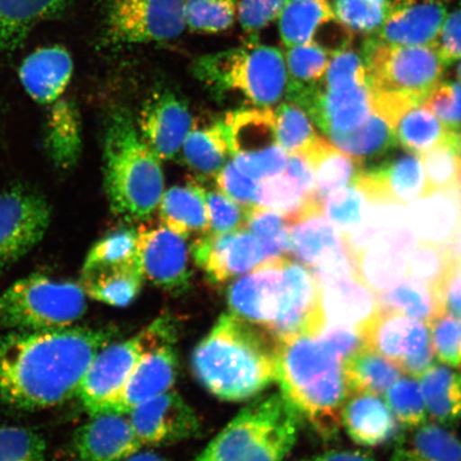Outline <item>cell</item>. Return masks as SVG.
<instances>
[{
  "label": "cell",
  "mask_w": 461,
  "mask_h": 461,
  "mask_svg": "<svg viewBox=\"0 0 461 461\" xmlns=\"http://www.w3.org/2000/svg\"><path fill=\"white\" fill-rule=\"evenodd\" d=\"M114 336L112 328L73 326L0 336V402L40 411L72 399Z\"/></svg>",
  "instance_id": "6da1fadb"
},
{
  "label": "cell",
  "mask_w": 461,
  "mask_h": 461,
  "mask_svg": "<svg viewBox=\"0 0 461 461\" xmlns=\"http://www.w3.org/2000/svg\"><path fill=\"white\" fill-rule=\"evenodd\" d=\"M193 368L218 399H252L276 382V339L243 317L223 314L195 348Z\"/></svg>",
  "instance_id": "7a4b0ae2"
},
{
  "label": "cell",
  "mask_w": 461,
  "mask_h": 461,
  "mask_svg": "<svg viewBox=\"0 0 461 461\" xmlns=\"http://www.w3.org/2000/svg\"><path fill=\"white\" fill-rule=\"evenodd\" d=\"M276 382L317 435L325 440L338 436L348 391L343 360L325 343L308 336L278 339Z\"/></svg>",
  "instance_id": "3957f363"
},
{
  "label": "cell",
  "mask_w": 461,
  "mask_h": 461,
  "mask_svg": "<svg viewBox=\"0 0 461 461\" xmlns=\"http://www.w3.org/2000/svg\"><path fill=\"white\" fill-rule=\"evenodd\" d=\"M104 187L113 214L129 222L148 219L163 197L159 158L143 141L129 112H115L108 121Z\"/></svg>",
  "instance_id": "277c9868"
},
{
  "label": "cell",
  "mask_w": 461,
  "mask_h": 461,
  "mask_svg": "<svg viewBox=\"0 0 461 461\" xmlns=\"http://www.w3.org/2000/svg\"><path fill=\"white\" fill-rule=\"evenodd\" d=\"M301 417L282 394L261 397L224 428L195 461H284Z\"/></svg>",
  "instance_id": "5b68a950"
},
{
  "label": "cell",
  "mask_w": 461,
  "mask_h": 461,
  "mask_svg": "<svg viewBox=\"0 0 461 461\" xmlns=\"http://www.w3.org/2000/svg\"><path fill=\"white\" fill-rule=\"evenodd\" d=\"M194 70L215 94L232 92L257 107H272L286 94L285 58L275 46L251 43L205 55Z\"/></svg>",
  "instance_id": "8992f818"
},
{
  "label": "cell",
  "mask_w": 461,
  "mask_h": 461,
  "mask_svg": "<svg viewBox=\"0 0 461 461\" xmlns=\"http://www.w3.org/2000/svg\"><path fill=\"white\" fill-rule=\"evenodd\" d=\"M80 285L33 274L0 294V330L32 331L70 327L85 314Z\"/></svg>",
  "instance_id": "52a82bcc"
},
{
  "label": "cell",
  "mask_w": 461,
  "mask_h": 461,
  "mask_svg": "<svg viewBox=\"0 0 461 461\" xmlns=\"http://www.w3.org/2000/svg\"><path fill=\"white\" fill-rule=\"evenodd\" d=\"M361 56L371 94L403 95L422 104L447 68L434 45H394L373 38Z\"/></svg>",
  "instance_id": "ba28073f"
},
{
  "label": "cell",
  "mask_w": 461,
  "mask_h": 461,
  "mask_svg": "<svg viewBox=\"0 0 461 461\" xmlns=\"http://www.w3.org/2000/svg\"><path fill=\"white\" fill-rule=\"evenodd\" d=\"M143 279L137 230L121 228L92 247L79 285L95 301L126 307L140 294Z\"/></svg>",
  "instance_id": "9c48e42d"
},
{
  "label": "cell",
  "mask_w": 461,
  "mask_h": 461,
  "mask_svg": "<svg viewBox=\"0 0 461 461\" xmlns=\"http://www.w3.org/2000/svg\"><path fill=\"white\" fill-rule=\"evenodd\" d=\"M154 322L128 341L108 344L86 371L77 396L91 417L117 412L121 395L132 371L154 336Z\"/></svg>",
  "instance_id": "30bf717a"
},
{
  "label": "cell",
  "mask_w": 461,
  "mask_h": 461,
  "mask_svg": "<svg viewBox=\"0 0 461 461\" xmlns=\"http://www.w3.org/2000/svg\"><path fill=\"white\" fill-rule=\"evenodd\" d=\"M184 0H109L105 40L112 45L164 42L185 29Z\"/></svg>",
  "instance_id": "8fae6325"
},
{
  "label": "cell",
  "mask_w": 461,
  "mask_h": 461,
  "mask_svg": "<svg viewBox=\"0 0 461 461\" xmlns=\"http://www.w3.org/2000/svg\"><path fill=\"white\" fill-rule=\"evenodd\" d=\"M50 217L49 202L37 190L16 186L0 194V276L41 243Z\"/></svg>",
  "instance_id": "7c38bea8"
},
{
  "label": "cell",
  "mask_w": 461,
  "mask_h": 461,
  "mask_svg": "<svg viewBox=\"0 0 461 461\" xmlns=\"http://www.w3.org/2000/svg\"><path fill=\"white\" fill-rule=\"evenodd\" d=\"M425 175L422 160L411 152H391L363 164L354 177L356 187L371 204L408 206L422 197Z\"/></svg>",
  "instance_id": "4fadbf2b"
},
{
  "label": "cell",
  "mask_w": 461,
  "mask_h": 461,
  "mask_svg": "<svg viewBox=\"0 0 461 461\" xmlns=\"http://www.w3.org/2000/svg\"><path fill=\"white\" fill-rule=\"evenodd\" d=\"M151 342L138 360L120 397L117 413L129 414L132 408L169 391L177 374L175 332L168 321L154 322Z\"/></svg>",
  "instance_id": "5bb4252c"
},
{
  "label": "cell",
  "mask_w": 461,
  "mask_h": 461,
  "mask_svg": "<svg viewBox=\"0 0 461 461\" xmlns=\"http://www.w3.org/2000/svg\"><path fill=\"white\" fill-rule=\"evenodd\" d=\"M192 253L198 267L214 282L250 273L265 262L261 240L245 228L201 235L194 241Z\"/></svg>",
  "instance_id": "9a60e30c"
},
{
  "label": "cell",
  "mask_w": 461,
  "mask_h": 461,
  "mask_svg": "<svg viewBox=\"0 0 461 461\" xmlns=\"http://www.w3.org/2000/svg\"><path fill=\"white\" fill-rule=\"evenodd\" d=\"M285 258L268 259L236 281L229 292L230 312L269 332L284 303Z\"/></svg>",
  "instance_id": "2e32d148"
},
{
  "label": "cell",
  "mask_w": 461,
  "mask_h": 461,
  "mask_svg": "<svg viewBox=\"0 0 461 461\" xmlns=\"http://www.w3.org/2000/svg\"><path fill=\"white\" fill-rule=\"evenodd\" d=\"M363 346L399 367L430 345L429 324L396 311L378 308L360 326Z\"/></svg>",
  "instance_id": "e0dca14e"
},
{
  "label": "cell",
  "mask_w": 461,
  "mask_h": 461,
  "mask_svg": "<svg viewBox=\"0 0 461 461\" xmlns=\"http://www.w3.org/2000/svg\"><path fill=\"white\" fill-rule=\"evenodd\" d=\"M138 253L144 276L167 291L186 288L192 272L188 250L182 236L165 226L138 229Z\"/></svg>",
  "instance_id": "ac0fdd59"
},
{
  "label": "cell",
  "mask_w": 461,
  "mask_h": 461,
  "mask_svg": "<svg viewBox=\"0 0 461 461\" xmlns=\"http://www.w3.org/2000/svg\"><path fill=\"white\" fill-rule=\"evenodd\" d=\"M129 419L138 439L167 445L197 434V416L176 392L167 391L132 408Z\"/></svg>",
  "instance_id": "d6986e66"
},
{
  "label": "cell",
  "mask_w": 461,
  "mask_h": 461,
  "mask_svg": "<svg viewBox=\"0 0 461 461\" xmlns=\"http://www.w3.org/2000/svg\"><path fill=\"white\" fill-rule=\"evenodd\" d=\"M451 0H391L387 19L375 39L394 45H432Z\"/></svg>",
  "instance_id": "ffe728a7"
},
{
  "label": "cell",
  "mask_w": 461,
  "mask_h": 461,
  "mask_svg": "<svg viewBox=\"0 0 461 461\" xmlns=\"http://www.w3.org/2000/svg\"><path fill=\"white\" fill-rule=\"evenodd\" d=\"M129 414H97L80 426L72 448L77 461H125L141 447Z\"/></svg>",
  "instance_id": "44dd1931"
},
{
  "label": "cell",
  "mask_w": 461,
  "mask_h": 461,
  "mask_svg": "<svg viewBox=\"0 0 461 461\" xmlns=\"http://www.w3.org/2000/svg\"><path fill=\"white\" fill-rule=\"evenodd\" d=\"M192 125L186 104L171 92L154 95L140 115V136L159 159L176 157Z\"/></svg>",
  "instance_id": "7402d4cb"
},
{
  "label": "cell",
  "mask_w": 461,
  "mask_h": 461,
  "mask_svg": "<svg viewBox=\"0 0 461 461\" xmlns=\"http://www.w3.org/2000/svg\"><path fill=\"white\" fill-rule=\"evenodd\" d=\"M73 60L60 45L33 51L22 62L21 84L34 102L50 105L59 100L73 74Z\"/></svg>",
  "instance_id": "603a6c76"
},
{
  "label": "cell",
  "mask_w": 461,
  "mask_h": 461,
  "mask_svg": "<svg viewBox=\"0 0 461 461\" xmlns=\"http://www.w3.org/2000/svg\"><path fill=\"white\" fill-rule=\"evenodd\" d=\"M341 422L350 439L363 447H379L399 434L394 414L378 395L351 394L345 401Z\"/></svg>",
  "instance_id": "cb8c5ba5"
},
{
  "label": "cell",
  "mask_w": 461,
  "mask_h": 461,
  "mask_svg": "<svg viewBox=\"0 0 461 461\" xmlns=\"http://www.w3.org/2000/svg\"><path fill=\"white\" fill-rule=\"evenodd\" d=\"M420 199L409 221L413 234L430 243H456L461 233V187Z\"/></svg>",
  "instance_id": "d4e9b609"
},
{
  "label": "cell",
  "mask_w": 461,
  "mask_h": 461,
  "mask_svg": "<svg viewBox=\"0 0 461 461\" xmlns=\"http://www.w3.org/2000/svg\"><path fill=\"white\" fill-rule=\"evenodd\" d=\"M73 0H0V56L13 53L41 23L66 13Z\"/></svg>",
  "instance_id": "484cf974"
},
{
  "label": "cell",
  "mask_w": 461,
  "mask_h": 461,
  "mask_svg": "<svg viewBox=\"0 0 461 461\" xmlns=\"http://www.w3.org/2000/svg\"><path fill=\"white\" fill-rule=\"evenodd\" d=\"M223 122L234 159L253 157L279 144L272 107L240 109L229 113Z\"/></svg>",
  "instance_id": "4316f807"
},
{
  "label": "cell",
  "mask_w": 461,
  "mask_h": 461,
  "mask_svg": "<svg viewBox=\"0 0 461 461\" xmlns=\"http://www.w3.org/2000/svg\"><path fill=\"white\" fill-rule=\"evenodd\" d=\"M159 203L161 222L184 240L209 232L206 193L197 184L170 188Z\"/></svg>",
  "instance_id": "83f0119b"
},
{
  "label": "cell",
  "mask_w": 461,
  "mask_h": 461,
  "mask_svg": "<svg viewBox=\"0 0 461 461\" xmlns=\"http://www.w3.org/2000/svg\"><path fill=\"white\" fill-rule=\"evenodd\" d=\"M461 270V253L456 243L419 240L407 259L406 278L429 285L446 297L449 285Z\"/></svg>",
  "instance_id": "f1b7e54d"
},
{
  "label": "cell",
  "mask_w": 461,
  "mask_h": 461,
  "mask_svg": "<svg viewBox=\"0 0 461 461\" xmlns=\"http://www.w3.org/2000/svg\"><path fill=\"white\" fill-rule=\"evenodd\" d=\"M321 301L327 322L358 328L379 308L375 294L357 276L322 285Z\"/></svg>",
  "instance_id": "f546056e"
},
{
  "label": "cell",
  "mask_w": 461,
  "mask_h": 461,
  "mask_svg": "<svg viewBox=\"0 0 461 461\" xmlns=\"http://www.w3.org/2000/svg\"><path fill=\"white\" fill-rule=\"evenodd\" d=\"M51 105L45 126V149L58 169L70 170L82 154L79 113L68 101H56Z\"/></svg>",
  "instance_id": "4dcf8cb0"
},
{
  "label": "cell",
  "mask_w": 461,
  "mask_h": 461,
  "mask_svg": "<svg viewBox=\"0 0 461 461\" xmlns=\"http://www.w3.org/2000/svg\"><path fill=\"white\" fill-rule=\"evenodd\" d=\"M328 137L334 147L361 165L383 158L400 146L395 130L374 112L358 128L348 131H332Z\"/></svg>",
  "instance_id": "1f68e13d"
},
{
  "label": "cell",
  "mask_w": 461,
  "mask_h": 461,
  "mask_svg": "<svg viewBox=\"0 0 461 461\" xmlns=\"http://www.w3.org/2000/svg\"><path fill=\"white\" fill-rule=\"evenodd\" d=\"M302 155L313 171L314 192L322 203L328 195L353 183L361 167L358 161L321 136Z\"/></svg>",
  "instance_id": "d6a6232c"
},
{
  "label": "cell",
  "mask_w": 461,
  "mask_h": 461,
  "mask_svg": "<svg viewBox=\"0 0 461 461\" xmlns=\"http://www.w3.org/2000/svg\"><path fill=\"white\" fill-rule=\"evenodd\" d=\"M392 461H461V440L451 430L425 423L400 437Z\"/></svg>",
  "instance_id": "836d02e7"
},
{
  "label": "cell",
  "mask_w": 461,
  "mask_h": 461,
  "mask_svg": "<svg viewBox=\"0 0 461 461\" xmlns=\"http://www.w3.org/2000/svg\"><path fill=\"white\" fill-rule=\"evenodd\" d=\"M395 363L363 346L343 360V375L348 396L385 393L401 378Z\"/></svg>",
  "instance_id": "e575fe53"
},
{
  "label": "cell",
  "mask_w": 461,
  "mask_h": 461,
  "mask_svg": "<svg viewBox=\"0 0 461 461\" xmlns=\"http://www.w3.org/2000/svg\"><path fill=\"white\" fill-rule=\"evenodd\" d=\"M375 296L379 308L396 311L423 321L426 324L447 311L446 297L411 278H403Z\"/></svg>",
  "instance_id": "d590c367"
},
{
  "label": "cell",
  "mask_w": 461,
  "mask_h": 461,
  "mask_svg": "<svg viewBox=\"0 0 461 461\" xmlns=\"http://www.w3.org/2000/svg\"><path fill=\"white\" fill-rule=\"evenodd\" d=\"M426 407L438 423L446 426L461 420V370L434 366L422 377Z\"/></svg>",
  "instance_id": "8d00e7d4"
},
{
  "label": "cell",
  "mask_w": 461,
  "mask_h": 461,
  "mask_svg": "<svg viewBox=\"0 0 461 461\" xmlns=\"http://www.w3.org/2000/svg\"><path fill=\"white\" fill-rule=\"evenodd\" d=\"M279 33L285 48L312 42L319 29L334 20L328 0H287L279 17Z\"/></svg>",
  "instance_id": "74e56055"
},
{
  "label": "cell",
  "mask_w": 461,
  "mask_h": 461,
  "mask_svg": "<svg viewBox=\"0 0 461 461\" xmlns=\"http://www.w3.org/2000/svg\"><path fill=\"white\" fill-rule=\"evenodd\" d=\"M184 158L195 171L212 175L222 168L230 148L223 121L189 131L183 143Z\"/></svg>",
  "instance_id": "f35d334b"
},
{
  "label": "cell",
  "mask_w": 461,
  "mask_h": 461,
  "mask_svg": "<svg viewBox=\"0 0 461 461\" xmlns=\"http://www.w3.org/2000/svg\"><path fill=\"white\" fill-rule=\"evenodd\" d=\"M455 131H449L445 141L420 157L425 175L422 197L449 192L461 185V158L455 148Z\"/></svg>",
  "instance_id": "ab89813d"
},
{
  "label": "cell",
  "mask_w": 461,
  "mask_h": 461,
  "mask_svg": "<svg viewBox=\"0 0 461 461\" xmlns=\"http://www.w3.org/2000/svg\"><path fill=\"white\" fill-rule=\"evenodd\" d=\"M448 131L423 105L413 107L403 114L395 129L402 148L419 157L445 141Z\"/></svg>",
  "instance_id": "60d3db41"
},
{
  "label": "cell",
  "mask_w": 461,
  "mask_h": 461,
  "mask_svg": "<svg viewBox=\"0 0 461 461\" xmlns=\"http://www.w3.org/2000/svg\"><path fill=\"white\" fill-rule=\"evenodd\" d=\"M244 228L261 240L265 262L288 255L291 226L282 212L267 207H248Z\"/></svg>",
  "instance_id": "b9f144b4"
},
{
  "label": "cell",
  "mask_w": 461,
  "mask_h": 461,
  "mask_svg": "<svg viewBox=\"0 0 461 461\" xmlns=\"http://www.w3.org/2000/svg\"><path fill=\"white\" fill-rule=\"evenodd\" d=\"M331 51L317 42L292 46L285 54L288 84L292 86H315L330 66Z\"/></svg>",
  "instance_id": "7bdbcfd3"
},
{
  "label": "cell",
  "mask_w": 461,
  "mask_h": 461,
  "mask_svg": "<svg viewBox=\"0 0 461 461\" xmlns=\"http://www.w3.org/2000/svg\"><path fill=\"white\" fill-rule=\"evenodd\" d=\"M276 140L288 154H303L312 146L317 136L303 109L295 103L280 104L275 111Z\"/></svg>",
  "instance_id": "ee69618b"
},
{
  "label": "cell",
  "mask_w": 461,
  "mask_h": 461,
  "mask_svg": "<svg viewBox=\"0 0 461 461\" xmlns=\"http://www.w3.org/2000/svg\"><path fill=\"white\" fill-rule=\"evenodd\" d=\"M334 20L350 32L376 33L389 14L391 0H333Z\"/></svg>",
  "instance_id": "f6af8a7d"
},
{
  "label": "cell",
  "mask_w": 461,
  "mask_h": 461,
  "mask_svg": "<svg viewBox=\"0 0 461 461\" xmlns=\"http://www.w3.org/2000/svg\"><path fill=\"white\" fill-rule=\"evenodd\" d=\"M304 192L295 178L285 175H279L267 178L258 184L255 194V205L267 207L286 217L295 215L302 209L311 195Z\"/></svg>",
  "instance_id": "bcb514c9"
},
{
  "label": "cell",
  "mask_w": 461,
  "mask_h": 461,
  "mask_svg": "<svg viewBox=\"0 0 461 461\" xmlns=\"http://www.w3.org/2000/svg\"><path fill=\"white\" fill-rule=\"evenodd\" d=\"M388 407L402 428L414 429L426 423L428 407L420 384L414 378H400L385 392Z\"/></svg>",
  "instance_id": "7dc6e473"
},
{
  "label": "cell",
  "mask_w": 461,
  "mask_h": 461,
  "mask_svg": "<svg viewBox=\"0 0 461 461\" xmlns=\"http://www.w3.org/2000/svg\"><path fill=\"white\" fill-rule=\"evenodd\" d=\"M238 0H184V20L194 32L216 33L233 26Z\"/></svg>",
  "instance_id": "c3c4849f"
},
{
  "label": "cell",
  "mask_w": 461,
  "mask_h": 461,
  "mask_svg": "<svg viewBox=\"0 0 461 461\" xmlns=\"http://www.w3.org/2000/svg\"><path fill=\"white\" fill-rule=\"evenodd\" d=\"M324 212L341 232L350 233L365 222L367 201L356 187H344L328 195L324 201Z\"/></svg>",
  "instance_id": "681fc988"
},
{
  "label": "cell",
  "mask_w": 461,
  "mask_h": 461,
  "mask_svg": "<svg viewBox=\"0 0 461 461\" xmlns=\"http://www.w3.org/2000/svg\"><path fill=\"white\" fill-rule=\"evenodd\" d=\"M430 343L436 358L461 370V317L446 311L429 324Z\"/></svg>",
  "instance_id": "f907efd6"
},
{
  "label": "cell",
  "mask_w": 461,
  "mask_h": 461,
  "mask_svg": "<svg viewBox=\"0 0 461 461\" xmlns=\"http://www.w3.org/2000/svg\"><path fill=\"white\" fill-rule=\"evenodd\" d=\"M0 461H48L42 436L22 426L0 428Z\"/></svg>",
  "instance_id": "816d5d0a"
},
{
  "label": "cell",
  "mask_w": 461,
  "mask_h": 461,
  "mask_svg": "<svg viewBox=\"0 0 461 461\" xmlns=\"http://www.w3.org/2000/svg\"><path fill=\"white\" fill-rule=\"evenodd\" d=\"M422 105L446 126L447 131L461 129V84L441 82L426 97Z\"/></svg>",
  "instance_id": "f5cc1de1"
},
{
  "label": "cell",
  "mask_w": 461,
  "mask_h": 461,
  "mask_svg": "<svg viewBox=\"0 0 461 461\" xmlns=\"http://www.w3.org/2000/svg\"><path fill=\"white\" fill-rule=\"evenodd\" d=\"M207 215L212 234H224L244 228L246 211L222 193L206 194Z\"/></svg>",
  "instance_id": "db71d44e"
},
{
  "label": "cell",
  "mask_w": 461,
  "mask_h": 461,
  "mask_svg": "<svg viewBox=\"0 0 461 461\" xmlns=\"http://www.w3.org/2000/svg\"><path fill=\"white\" fill-rule=\"evenodd\" d=\"M233 163L252 180L262 182L285 171L287 154L278 144L253 157L234 159Z\"/></svg>",
  "instance_id": "11a10c76"
},
{
  "label": "cell",
  "mask_w": 461,
  "mask_h": 461,
  "mask_svg": "<svg viewBox=\"0 0 461 461\" xmlns=\"http://www.w3.org/2000/svg\"><path fill=\"white\" fill-rule=\"evenodd\" d=\"M287 0H240L238 14L241 28L256 33L278 19Z\"/></svg>",
  "instance_id": "9f6ffc18"
},
{
  "label": "cell",
  "mask_w": 461,
  "mask_h": 461,
  "mask_svg": "<svg viewBox=\"0 0 461 461\" xmlns=\"http://www.w3.org/2000/svg\"><path fill=\"white\" fill-rule=\"evenodd\" d=\"M217 184L223 194L238 204L255 205L258 183L238 169L234 163L223 167L217 176Z\"/></svg>",
  "instance_id": "6f0895ef"
},
{
  "label": "cell",
  "mask_w": 461,
  "mask_h": 461,
  "mask_svg": "<svg viewBox=\"0 0 461 461\" xmlns=\"http://www.w3.org/2000/svg\"><path fill=\"white\" fill-rule=\"evenodd\" d=\"M447 67L461 59V3L448 13L434 44Z\"/></svg>",
  "instance_id": "680465c9"
},
{
  "label": "cell",
  "mask_w": 461,
  "mask_h": 461,
  "mask_svg": "<svg viewBox=\"0 0 461 461\" xmlns=\"http://www.w3.org/2000/svg\"><path fill=\"white\" fill-rule=\"evenodd\" d=\"M342 360L363 348L360 328L327 322L319 337Z\"/></svg>",
  "instance_id": "91938a15"
},
{
  "label": "cell",
  "mask_w": 461,
  "mask_h": 461,
  "mask_svg": "<svg viewBox=\"0 0 461 461\" xmlns=\"http://www.w3.org/2000/svg\"><path fill=\"white\" fill-rule=\"evenodd\" d=\"M285 172L301 184L305 193H315L313 171L302 154H290Z\"/></svg>",
  "instance_id": "94428289"
},
{
  "label": "cell",
  "mask_w": 461,
  "mask_h": 461,
  "mask_svg": "<svg viewBox=\"0 0 461 461\" xmlns=\"http://www.w3.org/2000/svg\"><path fill=\"white\" fill-rule=\"evenodd\" d=\"M301 461H376L373 455L358 449H333Z\"/></svg>",
  "instance_id": "6125c7cd"
},
{
  "label": "cell",
  "mask_w": 461,
  "mask_h": 461,
  "mask_svg": "<svg viewBox=\"0 0 461 461\" xmlns=\"http://www.w3.org/2000/svg\"><path fill=\"white\" fill-rule=\"evenodd\" d=\"M137 453H135L134 455H131V456H130L125 461H166L164 458H161L157 454L149 453V452L140 453V454H137Z\"/></svg>",
  "instance_id": "be15d7a7"
},
{
  "label": "cell",
  "mask_w": 461,
  "mask_h": 461,
  "mask_svg": "<svg viewBox=\"0 0 461 461\" xmlns=\"http://www.w3.org/2000/svg\"><path fill=\"white\" fill-rule=\"evenodd\" d=\"M455 148H456V151L461 158V129L459 131H455L454 136Z\"/></svg>",
  "instance_id": "e7e4bbea"
},
{
  "label": "cell",
  "mask_w": 461,
  "mask_h": 461,
  "mask_svg": "<svg viewBox=\"0 0 461 461\" xmlns=\"http://www.w3.org/2000/svg\"><path fill=\"white\" fill-rule=\"evenodd\" d=\"M457 78L459 80V83L461 84V59L459 60L457 67Z\"/></svg>",
  "instance_id": "03108f58"
},
{
  "label": "cell",
  "mask_w": 461,
  "mask_h": 461,
  "mask_svg": "<svg viewBox=\"0 0 461 461\" xmlns=\"http://www.w3.org/2000/svg\"><path fill=\"white\" fill-rule=\"evenodd\" d=\"M460 187H461V185H460Z\"/></svg>",
  "instance_id": "003e7915"
}]
</instances>
